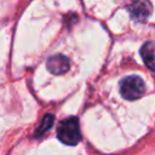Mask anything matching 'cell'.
<instances>
[{
	"instance_id": "cell-4",
	"label": "cell",
	"mask_w": 155,
	"mask_h": 155,
	"mask_svg": "<svg viewBox=\"0 0 155 155\" xmlns=\"http://www.w3.org/2000/svg\"><path fill=\"white\" fill-rule=\"evenodd\" d=\"M47 69L56 75L64 74L69 69V59L63 54H56L47 59Z\"/></svg>"
},
{
	"instance_id": "cell-1",
	"label": "cell",
	"mask_w": 155,
	"mask_h": 155,
	"mask_svg": "<svg viewBox=\"0 0 155 155\" xmlns=\"http://www.w3.org/2000/svg\"><path fill=\"white\" fill-rule=\"evenodd\" d=\"M57 137L61 142L68 145H75L80 142L81 134H80V127H79V120L76 117H68L59 122L58 130H57Z\"/></svg>"
},
{
	"instance_id": "cell-5",
	"label": "cell",
	"mask_w": 155,
	"mask_h": 155,
	"mask_svg": "<svg viewBox=\"0 0 155 155\" xmlns=\"http://www.w3.org/2000/svg\"><path fill=\"white\" fill-rule=\"evenodd\" d=\"M140 56L145 65L155 73V42L148 41L140 47Z\"/></svg>"
},
{
	"instance_id": "cell-2",
	"label": "cell",
	"mask_w": 155,
	"mask_h": 155,
	"mask_svg": "<svg viewBox=\"0 0 155 155\" xmlns=\"http://www.w3.org/2000/svg\"><path fill=\"white\" fill-rule=\"evenodd\" d=\"M120 92H121L122 97L128 101L137 99V98L142 97L145 92L144 81L137 75H130L121 80Z\"/></svg>"
},
{
	"instance_id": "cell-6",
	"label": "cell",
	"mask_w": 155,
	"mask_h": 155,
	"mask_svg": "<svg viewBox=\"0 0 155 155\" xmlns=\"http://www.w3.org/2000/svg\"><path fill=\"white\" fill-rule=\"evenodd\" d=\"M52 125H53V115H51V114L45 115V117L41 121V125L36 130L35 136H42L45 132H47L52 127Z\"/></svg>"
},
{
	"instance_id": "cell-3",
	"label": "cell",
	"mask_w": 155,
	"mask_h": 155,
	"mask_svg": "<svg viewBox=\"0 0 155 155\" xmlns=\"http://www.w3.org/2000/svg\"><path fill=\"white\" fill-rule=\"evenodd\" d=\"M153 6L149 0H137L128 6V12L131 17L138 22H144L151 15Z\"/></svg>"
}]
</instances>
